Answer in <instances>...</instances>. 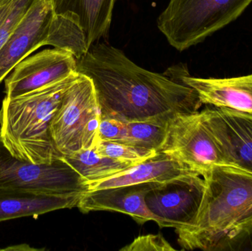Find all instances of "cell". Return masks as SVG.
<instances>
[{
    "label": "cell",
    "mask_w": 252,
    "mask_h": 251,
    "mask_svg": "<svg viewBox=\"0 0 252 251\" xmlns=\"http://www.w3.org/2000/svg\"><path fill=\"white\" fill-rule=\"evenodd\" d=\"M77 61V72L94 85L101 116L125 122L149 120L195 113L203 105L189 85L167 72L140 67L109 44H93Z\"/></svg>",
    "instance_id": "6da1fadb"
},
{
    "label": "cell",
    "mask_w": 252,
    "mask_h": 251,
    "mask_svg": "<svg viewBox=\"0 0 252 251\" xmlns=\"http://www.w3.org/2000/svg\"><path fill=\"white\" fill-rule=\"evenodd\" d=\"M204 195L196 218L176 230L182 250L222 251L252 223V174L233 167L215 166L202 175Z\"/></svg>",
    "instance_id": "7a4b0ae2"
},
{
    "label": "cell",
    "mask_w": 252,
    "mask_h": 251,
    "mask_svg": "<svg viewBox=\"0 0 252 251\" xmlns=\"http://www.w3.org/2000/svg\"><path fill=\"white\" fill-rule=\"evenodd\" d=\"M78 76L77 72L27 94L5 96L0 109V139L13 156L34 164H50L63 157L53 144L50 123Z\"/></svg>",
    "instance_id": "3957f363"
},
{
    "label": "cell",
    "mask_w": 252,
    "mask_h": 251,
    "mask_svg": "<svg viewBox=\"0 0 252 251\" xmlns=\"http://www.w3.org/2000/svg\"><path fill=\"white\" fill-rule=\"evenodd\" d=\"M252 0H170L157 19L169 44L184 51L238 19Z\"/></svg>",
    "instance_id": "277c9868"
},
{
    "label": "cell",
    "mask_w": 252,
    "mask_h": 251,
    "mask_svg": "<svg viewBox=\"0 0 252 251\" xmlns=\"http://www.w3.org/2000/svg\"><path fill=\"white\" fill-rule=\"evenodd\" d=\"M100 110L91 80L79 73L63 94L50 123L56 150L63 157L86 149L95 148L99 137Z\"/></svg>",
    "instance_id": "5b68a950"
},
{
    "label": "cell",
    "mask_w": 252,
    "mask_h": 251,
    "mask_svg": "<svg viewBox=\"0 0 252 251\" xmlns=\"http://www.w3.org/2000/svg\"><path fill=\"white\" fill-rule=\"evenodd\" d=\"M19 189L46 193H87L81 175L63 159L34 164L18 159L0 139V189Z\"/></svg>",
    "instance_id": "8992f818"
},
{
    "label": "cell",
    "mask_w": 252,
    "mask_h": 251,
    "mask_svg": "<svg viewBox=\"0 0 252 251\" xmlns=\"http://www.w3.org/2000/svg\"><path fill=\"white\" fill-rule=\"evenodd\" d=\"M158 152L180 161L201 177L213 167L229 166L214 137L201 121L199 112L170 117L165 139Z\"/></svg>",
    "instance_id": "52a82bcc"
},
{
    "label": "cell",
    "mask_w": 252,
    "mask_h": 251,
    "mask_svg": "<svg viewBox=\"0 0 252 251\" xmlns=\"http://www.w3.org/2000/svg\"><path fill=\"white\" fill-rule=\"evenodd\" d=\"M204 188V178L199 175L166 182L151 183L145 201L161 228L184 229L195 221Z\"/></svg>",
    "instance_id": "ba28073f"
},
{
    "label": "cell",
    "mask_w": 252,
    "mask_h": 251,
    "mask_svg": "<svg viewBox=\"0 0 252 251\" xmlns=\"http://www.w3.org/2000/svg\"><path fill=\"white\" fill-rule=\"evenodd\" d=\"M199 113L226 164L252 174V113L213 106Z\"/></svg>",
    "instance_id": "9c48e42d"
},
{
    "label": "cell",
    "mask_w": 252,
    "mask_h": 251,
    "mask_svg": "<svg viewBox=\"0 0 252 251\" xmlns=\"http://www.w3.org/2000/svg\"><path fill=\"white\" fill-rule=\"evenodd\" d=\"M75 56L60 49L44 50L19 62L6 77V97H16L77 72Z\"/></svg>",
    "instance_id": "30bf717a"
},
{
    "label": "cell",
    "mask_w": 252,
    "mask_h": 251,
    "mask_svg": "<svg viewBox=\"0 0 252 251\" xmlns=\"http://www.w3.org/2000/svg\"><path fill=\"white\" fill-rule=\"evenodd\" d=\"M54 14L50 0H39L27 12L0 49V83L19 62L45 46Z\"/></svg>",
    "instance_id": "8fae6325"
},
{
    "label": "cell",
    "mask_w": 252,
    "mask_h": 251,
    "mask_svg": "<svg viewBox=\"0 0 252 251\" xmlns=\"http://www.w3.org/2000/svg\"><path fill=\"white\" fill-rule=\"evenodd\" d=\"M166 72L193 88L202 104L252 113V74L235 78H194L185 66Z\"/></svg>",
    "instance_id": "7c38bea8"
},
{
    "label": "cell",
    "mask_w": 252,
    "mask_h": 251,
    "mask_svg": "<svg viewBox=\"0 0 252 251\" xmlns=\"http://www.w3.org/2000/svg\"><path fill=\"white\" fill-rule=\"evenodd\" d=\"M151 183L113 187L89 191L83 195L78 208L83 213L108 211L126 214L138 223L158 221L148 209L145 195L151 189Z\"/></svg>",
    "instance_id": "4fadbf2b"
},
{
    "label": "cell",
    "mask_w": 252,
    "mask_h": 251,
    "mask_svg": "<svg viewBox=\"0 0 252 251\" xmlns=\"http://www.w3.org/2000/svg\"><path fill=\"white\" fill-rule=\"evenodd\" d=\"M86 193H46L19 189H0V223L78 207Z\"/></svg>",
    "instance_id": "5bb4252c"
},
{
    "label": "cell",
    "mask_w": 252,
    "mask_h": 251,
    "mask_svg": "<svg viewBox=\"0 0 252 251\" xmlns=\"http://www.w3.org/2000/svg\"><path fill=\"white\" fill-rule=\"evenodd\" d=\"M199 173L185 164L162 152L110 178L89 183V191L148 184L162 183Z\"/></svg>",
    "instance_id": "9a60e30c"
},
{
    "label": "cell",
    "mask_w": 252,
    "mask_h": 251,
    "mask_svg": "<svg viewBox=\"0 0 252 251\" xmlns=\"http://www.w3.org/2000/svg\"><path fill=\"white\" fill-rule=\"evenodd\" d=\"M116 0H50L55 14L70 18L82 28L90 49L107 35Z\"/></svg>",
    "instance_id": "2e32d148"
},
{
    "label": "cell",
    "mask_w": 252,
    "mask_h": 251,
    "mask_svg": "<svg viewBox=\"0 0 252 251\" xmlns=\"http://www.w3.org/2000/svg\"><path fill=\"white\" fill-rule=\"evenodd\" d=\"M63 159L81 175L87 184L110 178L136 165L101 156L94 148L81 150Z\"/></svg>",
    "instance_id": "e0dca14e"
},
{
    "label": "cell",
    "mask_w": 252,
    "mask_h": 251,
    "mask_svg": "<svg viewBox=\"0 0 252 251\" xmlns=\"http://www.w3.org/2000/svg\"><path fill=\"white\" fill-rule=\"evenodd\" d=\"M45 45L69 52L77 60L84 57L89 50L82 28L70 18L62 14L53 16Z\"/></svg>",
    "instance_id": "ac0fdd59"
},
{
    "label": "cell",
    "mask_w": 252,
    "mask_h": 251,
    "mask_svg": "<svg viewBox=\"0 0 252 251\" xmlns=\"http://www.w3.org/2000/svg\"><path fill=\"white\" fill-rule=\"evenodd\" d=\"M170 118L126 122V135L120 143L158 152L165 139Z\"/></svg>",
    "instance_id": "d6986e66"
},
{
    "label": "cell",
    "mask_w": 252,
    "mask_h": 251,
    "mask_svg": "<svg viewBox=\"0 0 252 251\" xmlns=\"http://www.w3.org/2000/svg\"><path fill=\"white\" fill-rule=\"evenodd\" d=\"M94 149L101 156L136 165L152 157L157 153L155 150L103 140L99 141Z\"/></svg>",
    "instance_id": "ffe728a7"
},
{
    "label": "cell",
    "mask_w": 252,
    "mask_h": 251,
    "mask_svg": "<svg viewBox=\"0 0 252 251\" xmlns=\"http://www.w3.org/2000/svg\"><path fill=\"white\" fill-rule=\"evenodd\" d=\"M121 251H173L174 248L161 234H148L136 237L130 244L121 249Z\"/></svg>",
    "instance_id": "44dd1931"
},
{
    "label": "cell",
    "mask_w": 252,
    "mask_h": 251,
    "mask_svg": "<svg viewBox=\"0 0 252 251\" xmlns=\"http://www.w3.org/2000/svg\"><path fill=\"white\" fill-rule=\"evenodd\" d=\"M39 0H21L15 7L2 28L0 29V49L7 41L15 28L19 25L27 12Z\"/></svg>",
    "instance_id": "7402d4cb"
},
{
    "label": "cell",
    "mask_w": 252,
    "mask_h": 251,
    "mask_svg": "<svg viewBox=\"0 0 252 251\" xmlns=\"http://www.w3.org/2000/svg\"><path fill=\"white\" fill-rule=\"evenodd\" d=\"M126 133V122L109 116H101L99 127L100 140L121 142Z\"/></svg>",
    "instance_id": "603a6c76"
},
{
    "label": "cell",
    "mask_w": 252,
    "mask_h": 251,
    "mask_svg": "<svg viewBox=\"0 0 252 251\" xmlns=\"http://www.w3.org/2000/svg\"><path fill=\"white\" fill-rule=\"evenodd\" d=\"M252 251V223L227 242L222 251Z\"/></svg>",
    "instance_id": "cb8c5ba5"
},
{
    "label": "cell",
    "mask_w": 252,
    "mask_h": 251,
    "mask_svg": "<svg viewBox=\"0 0 252 251\" xmlns=\"http://www.w3.org/2000/svg\"><path fill=\"white\" fill-rule=\"evenodd\" d=\"M21 0H0V29Z\"/></svg>",
    "instance_id": "d4e9b609"
}]
</instances>
